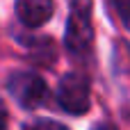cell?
<instances>
[{"instance_id": "52a82bcc", "label": "cell", "mask_w": 130, "mask_h": 130, "mask_svg": "<svg viewBox=\"0 0 130 130\" xmlns=\"http://www.w3.org/2000/svg\"><path fill=\"white\" fill-rule=\"evenodd\" d=\"M0 130H7V110L2 101H0Z\"/></svg>"}, {"instance_id": "277c9868", "label": "cell", "mask_w": 130, "mask_h": 130, "mask_svg": "<svg viewBox=\"0 0 130 130\" xmlns=\"http://www.w3.org/2000/svg\"><path fill=\"white\" fill-rule=\"evenodd\" d=\"M55 11L53 0H16V16L27 27H39L48 23Z\"/></svg>"}, {"instance_id": "8992f818", "label": "cell", "mask_w": 130, "mask_h": 130, "mask_svg": "<svg viewBox=\"0 0 130 130\" xmlns=\"http://www.w3.org/2000/svg\"><path fill=\"white\" fill-rule=\"evenodd\" d=\"M114 7H117V11H119L123 25L130 30V0H114Z\"/></svg>"}, {"instance_id": "3957f363", "label": "cell", "mask_w": 130, "mask_h": 130, "mask_svg": "<svg viewBox=\"0 0 130 130\" xmlns=\"http://www.w3.org/2000/svg\"><path fill=\"white\" fill-rule=\"evenodd\" d=\"M59 103L69 114H85L89 110V80L82 73H66L59 80Z\"/></svg>"}, {"instance_id": "6da1fadb", "label": "cell", "mask_w": 130, "mask_h": 130, "mask_svg": "<svg viewBox=\"0 0 130 130\" xmlns=\"http://www.w3.org/2000/svg\"><path fill=\"white\" fill-rule=\"evenodd\" d=\"M91 9H94L91 0H71L64 43L75 55H82V53H87L91 48V41H94Z\"/></svg>"}, {"instance_id": "7a4b0ae2", "label": "cell", "mask_w": 130, "mask_h": 130, "mask_svg": "<svg viewBox=\"0 0 130 130\" xmlns=\"http://www.w3.org/2000/svg\"><path fill=\"white\" fill-rule=\"evenodd\" d=\"M7 89L16 98V103H21L27 110L39 107L48 98V87H46L43 78H39L37 73H25V71L14 73L7 82Z\"/></svg>"}, {"instance_id": "5b68a950", "label": "cell", "mask_w": 130, "mask_h": 130, "mask_svg": "<svg viewBox=\"0 0 130 130\" xmlns=\"http://www.w3.org/2000/svg\"><path fill=\"white\" fill-rule=\"evenodd\" d=\"M25 130H69V128L53 119H39V121H32L30 126H25Z\"/></svg>"}, {"instance_id": "ba28073f", "label": "cell", "mask_w": 130, "mask_h": 130, "mask_svg": "<svg viewBox=\"0 0 130 130\" xmlns=\"http://www.w3.org/2000/svg\"><path fill=\"white\" fill-rule=\"evenodd\" d=\"M94 130H117L114 126H110V123H103V126H96Z\"/></svg>"}]
</instances>
